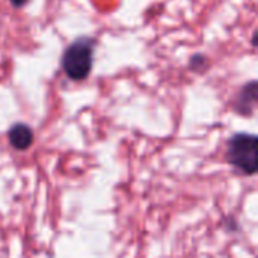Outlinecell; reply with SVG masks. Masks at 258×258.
Here are the masks:
<instances>
[{
  "label": "cell",
  "instance_id": "cell-4",
  "mask_svg": "<svg viewBox=\"0 0 258 258\" xmlns=\"http://www.w3.org/2000/svg\"><path fill=\"white\" fill-rule=\"evenodd\" d=\"M9 142L15 150H27L32 142H33V132L27 124L23 122H17L11 127L9 133H8Z\"/></svg>",
  "mask_w": 258,
  "mask_h": 258
},
{
  "label": "cell",
  "instance_id": "cell-2",
  "mask_svg": "<svg viewBox=\"0 0 258 258\" xmlns=\"http://www.w3.org/2000/svg\"><path fill=\"white\" fill-rule=\"evenodd\" d=\"M257 136L248 133H237L230 138L227 148L228 162L246 175L255 174L258 169Z\"/></svg>",
  "mask_w": 258,
  "mask_h": 258
},
{
  "label": "cell",
  "instance_id": "cell-3",
  "mask_svg": "<svg viewBox=\"0 0 258 258\" xmlns=\"http://www.w3.org/2000/svg\"><path fill=\"white\" fill-rule=\"evenodd\" d=\"M257 98V82L252 80V82L246 83L242 88V91L239 92V97H237V101H236V110L240 112L242 115H251L252 110L255 109Z\"/></svg>",
  "mask_w": 258,
  "mask_h": 258
},
{
  "label": "cell",
  "instance_id": "cell-6",
  "mask_svg": "<svg viewBox=\"0 0 258 258\" xmlns=\"http://www.w3.org/2000/svg\"><path fill=\"white\" fill-rule=\"evenodd\" d=\"M9 2L14 8H23L27 3V0H9Z\"/></svg>",
  "mask_w": 258,
  "mask_h": 258
},
{
  "label": "cell",
  "instance_id": "cell-5",
  "mask_svg": "<svg viewBox=\"0 0 258 258\" xmlns=\"http://www.w3.org/2000/svg\"><path fill=\"white\" fill-rule=\"evenodd\" d=\"M207 65V57L206 56H203V54H195L194 57H192V60H190V68H194L195 65H198V70H200V65Z\"/></svg>",
  "mask_w": 258,
  "mask_h": 258
},
{
  "label": "cell",
  "instance_id": "cell-1",
  "mask_svg": "<svg viewBox=\"0 0 258 258\" xmlns=\"http://www.w3.org/2000/svg\"><path fill=\"white\" fill-rule=\"evenodd\" d=\"M95 39L91 36H80L74 39L62 53L60 67L65 76L71 80L82 82L88 79L94 65Z\"/></svg>",
  "mask_w": 258,
  "mask_h": 258
}]
</instances>
